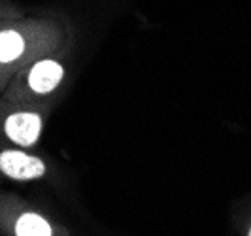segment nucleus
I'll return each mask as SVG.
<instances>
[{
  "mask_svg": "<svg viewBox=\"0 0 251 236\" xmlns=\"http://www.w3.org/2000/svg\"><path fill=\"white\" fill-rule=\"evenodd\" d=\"M42 121L36 113H13L6 121V134L19 146H30L40 136Z\"/></svg>",
  "mask_w": 251,
  "mask_h": 236,
  "instance_id": "nucleus-2",
  "label": "nucleus"
},
{
  "mask_svg": "<svg viewBox=\"0 0 251 236\" xmlns=\"http://www.w3.org/2000/svg\"><path fill=\"white\" fill-rule=\"evenodd\" d=\"M23 53V38L13 30L0 32V62H10Z\"/></svg>",
  "mask_w": 251,
  "mask_h": 236,
  "instance_id": "nucleus-5",
  "label": "nucleus"
},
{
  "mask_svg": "<svg viewBox=\"0 0 251 236\" xmlns=\"http://www.w3.org/2000/svg\"><path fill=\"white\" fill-rule=\"evenodd\" d=\"M0 168L15 180H34L46 172L44 162L21 151H4L0 153Z\"/></svg>",
  "mask_w": 251,
  "mask_h": 236,
  "instance_id": "nucleus-1",
  "label": "nucleus"
},
{
  "mask_svg": "<svg viewBox=\"0 0 251 236\" xmlns=\"http://www.w3.org/2000/svg\"><path fill=\"white\" fill-rule=\"evenodd\" d=\"M63 79V68L55 61H42L30 70L28 83L36 93H50Z\"/></svg>",
  "mask_w": 251,
  "mask_h": 236,
  "instance_id": "nucleus-3",
  "label": "nucleus"
},
{
  "mask_svg": "<svg viewBox=\"0 0 251 236\" xmlns=\"http://www.w3.org/2000/svg\"><path fill=\"white\" fill-rule=\"evenodd\" d=\"M17 236H51V227L36 213H25L15 225Z\"/></svg>",
  "mask_w": 251,
  "mask_h": 236,
  "instance_id": "nucleus-4",
  "label": "nucleus"
},
{
  "mask_svg": "<svg viewBox=\"0 0 251 236\" xmlns=\"http://www.w3.org/2000/svg\"><path fill=\"white\" fill-rule=\"evenodd\" d=\"M250 236H251V231H250Z\"/></svg>",
  "mask_w": 251,
  "mask_h": 236,
  "instance_id": "nucleus-6",
  "label": "nucleus"
}]
</instances>
